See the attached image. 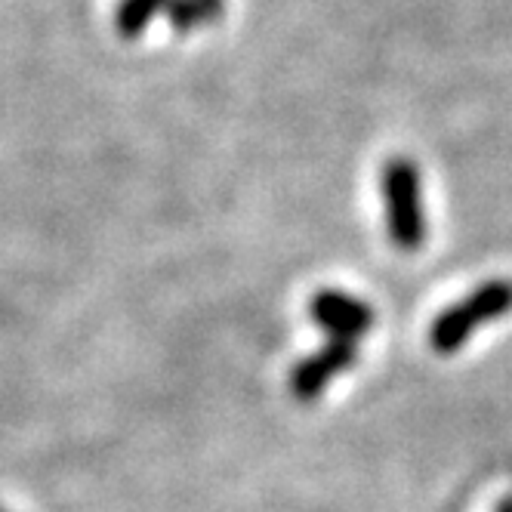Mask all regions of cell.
<instances>
[{
  "label": "cell",
  "instance_id": "cell-1",
  "mask_svg": "<svg viewBox=\"0 0 512 512\" xmlns=\"http://www.w3.org/2000/svg\"><path fill=\"white\" fill-rule=\"evenodd\" d=\"M383 207H386V229L392 244L401 253H417L423 250L429 238V223H426V201H423V179L420 167L398 155L389 158L383 167Z\"/></svg>",
  "mask_w": 512,
  "mask_h": 512
},
{
  "label": "cell",
  "instance_id": "cell-2",
  "mask_svg": "<svg viewBox=\"0 0 512 512\" xmlns=\"http://www.w3.org/2000/svg\"><path fill=\"white\" fill-rule=\"evenodd\" d=\"M509 312H512V281L491 278L432 321L429 343L438 355H454L466 346V340L479 327L500 321Z\"/></svg>",
  "mask_w": 512,
  "mask_h": 512
},
{
  "label": "cell",
  "instance_id": "cell-3",
  "mask_svg": "<svg viewBox=\"0 0 512 512\" xmlns=\"http://www.w3.org/2000/svg\"><path fill=\"white\" fill-rule=\"evenodd\" d=\"M309 315L324 334H331V340H352V343L374 331L377 324L374 309L352 294H343V290H318L309 303Z\"/></svg>",
  "mask_w": 512,
  "mask_h": 512
},
{
  "label": "cell",
  "instance_id": "cell-4",
  "mask_svg": "<svg viewBox=\"0 0 512 512\" xmlns=\"http://www.w3.org/2000/svg\"><path fill=\"white\" fill-rule=\"evenodd\" d=\"M358 361V343L352 340H327L315 355L303 358L294 371H290V392L297 401L309 405V401L321 398V392L331 386L334 377L349 371Z\"/></svg>",
  "mask_w": 512,
  "mask_h": 512
},
{
  "label": "cell",
  "instance_id": "cell-5",
  "mask_svg": "<svg viewBox=\"0 0 512 512\" xmlns=\"http://www.w3.org/2000/svg\"><path fill=\"white\" fill-rule=\"evenodd\" d=\"M223 10H226V0H173L167 19L176 34H189L216 22L223 16Z\"/></svg>",
  "mask_w": 512,
  "mask_h": 512
},
{
  "label": "cell",
  "instance_id": "cell-6",
  "mask_svg": "<svg viewBox=\"0 0 512 512\" xmlns=\"http://www.w3.org/2000/svg\"><path fill=\"white\" fill-rule=\"evenodd\" d=\"M173 0H121L115 13V31L124 41H133L152 25L158 13H167Z\"/></svg>",
  "mask_w": 512,
  "mask_h": 512
},
{
  "label": "cell",
  "instance_id": "cell-7",
  "mask_svg": "<svg viewBox=\"0 0 512 512\" xmlns=\"http://www.w3.org/2000/svg\"><path fill=\"white\" fill-rule=\"evenodd\" d=\"M497 512H512V500H503V503L497 506Z\"/></svg>",
  "mask_w": 512,
  "mask_h": 512
}]
</instances>
